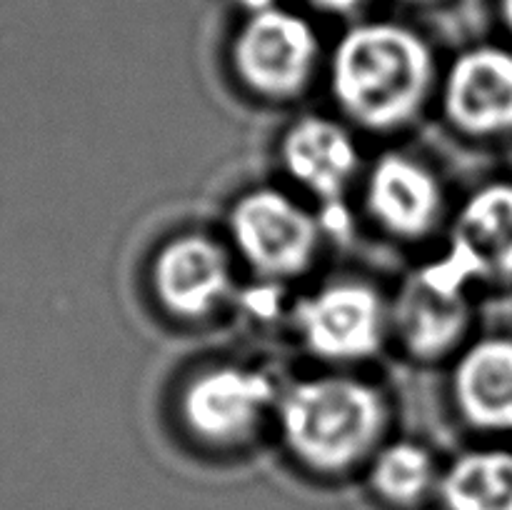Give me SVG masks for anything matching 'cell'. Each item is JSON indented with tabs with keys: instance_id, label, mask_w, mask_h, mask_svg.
Masks as SVG:
<instances>
[{
	"instance_id": "1",
	"label": "cell",
	"mask_w": 512,
	"mask_h": 510,
	"mask_svg": "<svg viewBox=\"0 0 512 510\" xmlns=\"http://www.w3.org/2000/svg\"><path fill=\"white\" fill-rule=\"evenodd\" d=\"M328 75L340 113L370 133H393L418 120L438 85L430 45L398 23L350 28L330 55Z\"/></svg>"
},
{
	"instance_id": "2",
	"label": "cell",
	"mask_w": 512,
	"mask_h": 510,
	"mask_svg": "<svg viewBox=\"0 0 512 510\" xmlns=\"http://www.w3.org/2000/svg\"><path fill=\"white\" fill-rule=\"evenodd\" d=\"M275 415L285 450L320 475L368 465L385 443L390 418L378 385L343 373L293 383L278 398Z\"/></svg>"
},
{
	"instance_id": "3",
	"label": "cell",
	"mask_w": 512,
	"mask_h": 510,
	"mask_svg": "<svg viewBox=\"0 0 512 510\" xmlns=\"http://www.w3.org/2000/svg\"><path fill=\"white\" fill-rule=\"evenodd\" d=\"M230 245L260 278L293 280L318 258L323 228L318 218L280 188L240 195L228 215Z\"/></svg>"
},
{
	"instance_id": "4",
	"label": "cell",
	"mask_w": 512,
	"mask_h": 510,
	"mask_svg": "<svg viewBox=\"0 0 512 510\" xmlns=\"http://www.w3.org/2000/svg\"><path fill=\"white\" fill-rule=\"evenodd\" d=\"M318 60L320 43L313 25L278 5L248 15L235 35V75L260 100L288 103L298 98L313 80Z\"/></svg>"
},
{
	"instance_id": "5",
	"label": "cell",
	"mask_w": 512,
	"mask_h": 510,
	"mask_svg": "<svg viewBox=\"0 0 512 510\" xmlns=\"http://www.w3.org/2000/svg\"><path fill=\"white\" fill-rule=\"evenodd\" d=\"M278 390L260 368L223 363L195 373L180 393V420L205 445L233 448L260 430L278 408Z\"/></svg>"
},
{
	"instance_id": "6",
	"label": "cell",
	"mask_w": 512,
	"mask_h": 510,
	"mask_svg": "<svg viewBox=\"0 0 512 510\" xmlns=\"http://www.w3.org/2000/svg\"><path fill=\"white\" fill-rule=\"evenodd\" d=\"M305 348L328 363H360L380 353L390 333V305L365 280H335L295 308Z\"/></svg>"
},
{
	"instance_id": "7",
	"label": "cell",
	"mask_w": 512,
	"mask_h": 510,
	"mask_svg": "<svg viewBox=\"0 0 512 510\" xmlns=\"http://www.w3.org/2000/svg\"><path fill=\"white\" fill-rule=\"evenodd\" d=\"M468 280L448 263L425 265L405 280L390 305V330L415 360H443L460 348L470 328Z\"/></svg>"
},
{
	"instance_id": "8",
	"label": "cell",
	"mask_w": 512,
	"mask_h": 510,
	"mask_svg": "<svg viewBox=\"0 0 512 510\" xmlns=\"http://www.w3.org/2000/svg\"><path fill=\"white\" fill-rule=\"evenodd\" d=\"M150 285L160 308L173 318H210L233 293L230 250L203 233L175 235L155 253Z\"/></svg>"
},
{
	"instance_id": "9",
	"label": "cell",
	"mask_w": 512,
	"mask_h": 510,
	"mask_svg": "<svg viewBox=\"0 0 512 510\" xmlns=\"http://www.w3.org/2000/svg\"><path fill=\"white\" fill-rule=\"evenodd\" d=\"M440 105L468 138L512 133V50L478 45L460 53L440 80Z\"/></svg>"
},
{
	"instance_id": "10",
	"label": "cell",
	"mask_w": 512,
	"mask_h": 510,
	"mask_svg": "<svg viewBox=\"0 0 512 510\" xmlns=\"http://www.w3.org/2000/svg\"><path fill=\"white\" fill-rule=\"evenodd\" d=\"M365 210L385 235L418 243L443 220L445 190L430 165L408 153H385L365 175Z\"/></svg>"
},
{
	"instance_id": "11",
	"label": "cell",
	"mask_w": 512,
	"mask_h": 510,
	"mask_svg": "<svg viewBox=\"0 0 512 510\" xmlns=\"http://www.w3.org/2000/svg\"><path fill=\"white\" fill-rule=\"evenodd\" d=\"M280 163L313 198L340 203L360 168V150L348 125L325 115H303L280 138Z\"/></svg>"
},
{
	"instance_id": "12",
	"label": "cell",
	"mask_w": 512,
	"mask_h": 510,
	"mask_svg": "<svg viewBox=\"0 0 512 510\" xmlns=\"http://www.w3.org/2000/svg\"><path fill=\"white\" fill-rule=\"evenodd\" d=\"M445 260L468 283L512 278V183H488L465 200Z\"/></svg>"
},
{
	"instance_id": "13",
	"label": "cell",
	"mask_w": 512,
	"mask_h": 510,
	"mask_svg": "<svg viewBox=\"0 0 512 510\" xmlns=\"http://www.w3.org/2000/svg\"><path fill=\"white\" fill-rule=\"evenodd\" d=\"M453 400L473 428L512 433V338L490 335L458 355Z\"/></svg>"
},
{
	"instance_id": "14",
	"label": "cell",
	"mask_w": 512,
	"mask_h": 510,
	"mask_svg": "<svg viewBox=\"0 0 512 510\" xmlns=\"http://www.w3.org/2000/svg\"><path fill=\"white\" fill-rule=\"evenodd\" d=\"M445 510H512V450L475 448L440 470Z\"/></svg>"
},
{
	"instance_id": "15",
	"label": "cell",
	"mask_w": 512,
	"mask_h": 510,
	"mask_svg": "<svg viewBox=\"0 0 512 510\" xmlns=\"http://www.w3.org/2000/svg\"><path fill=\"white\" fill-rule=\"evenodd\" d=\"M440 465L435 455L415 440H390L368 460V485L383 503L413 508L438 493Z\"/></svg>"
},
{
	"instance_id": "16",
	"label": "cell",
	"mask_w": 512,
	"mask_h": 510,
	"mask_svg": "<svg viewBox=\"0 0 512 510\" xmlns=\"http://www.w3.org/2000/svg\"><path fill=\"white\" fill-rule=\"evenodd\" d=\"M310 3L328 10V13H353L355 8H360L363 0H310Z\"/></svg>"
},
{
	"instance_id": "17",
	"label": "cell",
	"mask_w": 512,
	"mask_h": 510,
	"mask_svg": "<svg viewBox=\"0 0 512 510\" xmlns=\"http://www.w3.org/2000/svg\"><path fill=\"white\" fill-rule=\"evenodd\" d=\"M238 3L243 5V8L248 10L250 15H253V13H263V10L275 8V0H238Z\"/></svg>"
},
{
	"instance_id": "18",
	"label": "cell",
	"mask_w": 512,
	"mask_h": 510,
	"mask_svg": "<svg viewBox=\"0 0 512 510\" xmlns=\"http://www.w3.org/2000/svg\"><path fill=\"white\" fill-rule=\"evenodd\" d=\"M500 13H503L505 25H508L512 33V0H500Z\"/></svg>"
}]
</instances>
